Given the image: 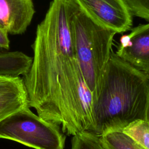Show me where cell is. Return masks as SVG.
<instances>
[{
  "label": "cell",
  "instance_id": "6da1fadb",
  "mask_svg": "<svg viewBox=\"0 0 149 149\" xmlns=\"http://www.w3.org/2000/svg\"><path fill=\"white\" fill-rule=\"evenodd\" d=\"M73 0H52L38 24L29 71L23 76L29 107L74 136L93 129V95L77 60L72 27Z\"/></svg>",
  "mask_w": 149,
  "mask_h": 149
},
{
  "label": "cell",
  "instance_id": "7a4b0ae2",
  "mask_svg": "<svg viewBox=\"0 0 149 149\" xmlns=\"http://www.w3.org/2000/svg\"><path fill=\"white\" fill-rule=\"evenodd\" d=\"M149 74L112 52L93 106L94 133L121 130L132 122L146 119Z\"/></svg>",
  "mask_w": 149,
  "mask_h": 149
},
{
  "label": "cell",
  "instance_id": "3957f363",
  "mask_svg": "<svg viewBox=\"0 0 149 149\" xmlns=\"http://www.w3.org/2000/svg\"><path fill=\"white\" fill-rule=\"evenodd\" d=\"M73 2L71 22L76 55L94 103L116 33L94 22Z\"/></svg>",
  "mask_w": 149,
  "mask_h": 149
},
{
  "label": "cell",
  "instance_id": "277c9868",
  "mask_svg": "<svg viewBox=\"0 0 149 149\" xmlns=\"http://www.w3.org/2000/svg\"><path fill=\"white\" fill-rule=\"evenodd\" d=\"M0 139L34 149H64L66 136L61 126L25 107L0 120Z\"/></svg>",
  "mask_w": 149,
  "mask_h": 149
},
{
  "label": "cell",
  "instance_id": "5b68a950",
  "mask_svg": "<svg viewBox=\"0 0 149 149\" xmlns=\"http://www.w3.org/2000/svg\"><path fill=\"white\" fill-rule=\"evenodd\" d=\"M88 17L116 33L132 28L133 16L123 0H73Z\"/></svg>",
  "mask_w": 149,
  "mask_h": 149
},
{
  "label": "cell",
  "instance_id": "8992f818",
  "mask_svg": "<svg viewBox=\"0 0 149 149\" xmlns=\"http://www.w3.org/2000/svg\"><path fill=\"white\" fill-rule=\"evenodd\" d=\"M136 69L149 74V22L120 37L115 52Z\"/></svg>",
  "mask_w": 149,
  "mask_h": 149
},
{
  "label": "cell",
  "instance_id": "52a82bcc",
  "mask_svg": "<svg viewBox=\"0 0 149 149\" xmlns=\"http://www.w3.org/2000/svg\"><path fill=\"white\" fill-rule=\"evenodd\" d=\"M34 13L33 0H0V28L8 34H23Z\"/></svg>",
  "mask_w": 149,
  "mask_h": 149
},
{
  "label": "cell",
  "instance_id": "ba28073f",
  "mask_svg": "<svg viewBox=\"0 0 149 149\" xmlns=\"http://www.w3.org/2000/svg\"><path fill=\"white\" fill-rule=\"evenodd\" d=\"M27 106L28 99L23 79L17 77L0 81V120Z\"/></svg>",
  "mask_w": 149,
  "mask_h": 149
},
{
  "label": "cell",
  "instance_id": "9c48e42d",
  "mask_svg": "<svg viewBox=\"0 0 149 149\" xmlns=\"http://www.w3.org/2000/svg\"><path fill=\"white\" fill-rule=\"evenodd\" d=\"M33 58L20 51H0V77L7 78L24 76L30 70Z\"/></svg>",
  "mask_w": 149,
  "mask_h": 149
},
{
  "label": "cell",
  "instance_id": "30bf717a",
  "mask_svg": "<svg viewBox=\"0 0 149 149\" xmlns=\"http://www.w3.org/2000/svg\"><path fill=\"white\" fill-rule=\"evenodd\" d=\"M99 136L105 149H145L120 130H110Z\"/></svg>",
  "mask_w": 149,
  "mask_h": 149
},
{
  "label": "cell",
  "instance_id": "8fae6325",
  "mask_svg": "<svg viewBox=\"0 0 149 149\" xmlns=\"http://www.w3.org/2000/svg\"><path fill=\"white\" fill-rule=\"evenodd\" d=\"M120 131L127 134L145 149H149V122L146 119L136 120Z\"/></svg>",
  "mask_w": 149,
  "mask_h": 149
},
{
  "label": "cell",
  "instance_id": "7c38bea8",
  "mask_svg": "<svg viewBox=\"0 0 149 149\" xmlns=\"http://www.w3.org/2000/svg\"><path fill=\"white\" fill-rule=\"evenodd\" d=\"M71 149H105L100 136L92 132L84 131L74 136L72 140Z\"/></svg>",
  "mask_w": 149,
  "mask_h": 149
},
{
  "label": "cell",
  "instance_id": "4fadbf2b",
  "mask_svg": "<svg viewBox=\"0 0 149 149\" xmlns=\"http://www.w3.org/2000/svg\"><path fill=\"white\" fill-rule=\"evenodd\" d=\"M133 16L149 22V0H123Z\"/></svg>",
  "mask_w": 149,
  "mask_h": 149
},
{
  "label": "cell",
  "instance_id": "5bb4252c",
  "mask_svg": "<svg viewBox=\"0 0 149 149\" xmlns=\"http://www.w3.org/2000/svg\"><path fill=\"white\" fill-rule=\"evenodd\" d=\"M7 32L0 28V48L2 49H8L9 48L10 41Z\"/></svg>",
  "mask_w": 149,
  "mask_h": 149
},
{
  "label": "cell",
  "instance_id": "9a60e30c",
  "mask_svg": "<svg viewBox=\"0 0 149 149\" xmlns=\"http://www.w3.org/2000/svg\"><path fill=\"white\" fill-rule=\"evenodd\" d=\"M146 119L149 122V95H148V103H147V109H146Z\"/></svg>",
  "mask_w": 149,
  "mask_h": 149
},
{
  "label": "cell",
  "instance_id": "2e32d148",
  "mask_svg": "<svg viewBox=\"0 0 149 149\" xmlns=\"http://www.w3.org/2000/svg\"><path fill=\"white\" fill-rule=\"evenodd\" d=\"M6 79H8V78L7 77H0V81H2V80H5Z\"/></svg>",
  "mask_w": 149,
  "mask_h": 149
},
{
  "label": "cell",
  "instance_id": "e0dca14e",
  "mask_svg": "<svg viewBox=\"0 0 149 149\" xmlns=\"http://www.w3.org/2000/svg\"><path fill=\"white\" fill-rule=\"evenodd\" d=\"M2 51V49H1V48H0V51Z\"/></svg>",
  "mask_w": 149,
  "mask_h": 149
}]
</instances>
